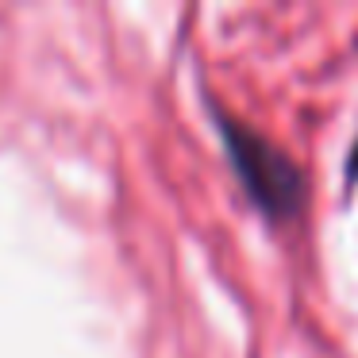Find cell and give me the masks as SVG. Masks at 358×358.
<instances>
[{
  "instance_id": "cell-2",
  "label": "cell",
  "mask_w": 358,
  "mask_h": 358,
  "mask_svg": "<svg viewBox=\"0 0 358 358\" xmlns=\"http://www.w3.org/2000/svg\"><path fill=\"white\" fill-rule=\"evenodd\" d=\"M347 181H350V185L358 181V139H355V147H350V158H347Z\"/></svg>"
},
{
  "instance_id": "cell-1",
  "label": "cell",
  "mask_w": 358,
  "mask_h": 358,
  "mask_svg": "<svg viewBox=\"0 0 358 358\" xmlns=\"http://www.w3.org/2000/svg\"><path fill=\"white\" fill-rule=\"evenodd\" d=\"M227 143V158H231L235 173H239L243 189L250 193V201L273 220H289L304 201V178L293 166V158L285 150H278L266 135L250 131L239 120H224L220 124Z\"/></svg>"
}]
</instances>
